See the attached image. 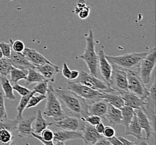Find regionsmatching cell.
Returning <instances> with one entry per match:
<instances>
[{"label":"cell","instance_id":"5b68a950","mask_svg":"<svg viewBox=\"0 0 156 145\" xmlns=\"http://www.w3.org/2000/svg\"><path fill=\"white\" fill-rule=\"evenodd\" d=\"M127 73L129 91L138 96L141 99H146L149 95V89L142 81L136 71L125 70Z\"/></svg>","mask_w":156,"mask_h":145},{"label":"cell","instance_id":"c3c4849f","mask_svg":"<svg viewBox=\"0 0 156 145\" xmlns=\"http://www.w3.org/2000/svg\"><path fill=\"white\" fill-rule=\"evenodd\" d=\"M96 145H111V143L110 141L108 140V139L105 137L103 136V137L99 139L98 141L96 143Z\"/></svg>","mask_w":156,"mask_h":145},{"label":"cell","instance_id":"2e32d148","mask_svg":"<svg viewBox=\"0 0 156 145\" xmlns=\"http://www.w3.org/2000/svg\"><path fill=\"white\" fill-rule=\"evenodd\" d=\"M134 112L140 127L146 132V138L149 140L152 135L155 136L156 131L153 129L152 124L146 113L142 110H134Z\"/></svg>","mask_w":156,"mask_h":145},{"label":"cell","instance_id":"ba28073f","mask_svg":"<svg viewBox=\"0 0 156 145\" xmlns=\"http://www.w3.org/2000/svg\"><path fill=\"white\" fill-rule=\"evenodd\" d=\"M156 46H154L149 53H147L138 68V70L136 71L145 84H148L151 81V75L156 67Z\"/></svg>","mask_w":156,"mask_h":145},{"label":"cell","instance_id":"7dc6e473","mask_svg":"<svg viewBox=\"0 0 156 145\" xmlns=\"http://www.w3.org/2000/svg\"><path fill=\"white\" fill-rule=\"evenodd\" d=\"M108 140L110 141L111 145H122V143L119 140V138L116 137V136H114L110 138H107Z\"/></svg>","mask_w":156,"mask_h":145},{"label":"cell","instance_id":"3957f363","mask_svg":"<svg viewBox=\"0 0 156 145\" xmlns=\"http://www.w3.org/2000/svg\"><path fill=\"white\" fill-rule=\"evenodd\" d=\"M86 47L83 54L79 56L85 63L88 68L90 74L94 77H98V56L95 50V43L94 39V34L92 30L90 29L89 34L85 38Z\"/></svg>","mask_w":156,"mask_h":145},{"label":"cell","instance_id":"9c48e42d","mask_svg":"<svg viewBox=\"0 0 156 145\" xmlns=\"http://www.w3.org/2000/svg\"><path fill=\"white\" fill-rule=\"evenodd\" d=\"M112 65L110 86L115 91L121 93L129 91L128 78L126 71Z\"/></svg>","mask_w":156,"mask_h":145},{"label":"cell","instance_id":"f35d334b","mask_svg":"<svg viewBox=\"0 0 156 145\" xmlns=\"http://www.w3.org/2000/svg\"><path fill=\"white\" fill-rule=\"evenodd\" d=\"M81 120L92 126H96L97 124H98L101 122L102 118L96 115H89L87 117H85V118H83Z\"/></svg>","mask_w":156,"mask_h":145},{"label":"cell","instance_id":"e0dca14e","mask_svg":"<svg viewBox=\"0 0 156 145\" xmlns=\"http://www.w3.org/2000/svg\"><path fill=\"white\" fill-rule=\"evenodd\" d=\"M34 68L42 75L45 80L52 83L55 81L56 77L60 72L59 67L52 63H46Z\"/></svg>","mask_w":156,"mask_h":145},{"label":"cell","instance_id":"bcb514c9","mask_svg":"<svg viewBox=\"0 0 156 145\" xmlns=\"http://www.w3.org/2000/svg\"><path fill=\"white\" fill-rule=\"evenodd\" d=\"M32 136L33 138H36L37 140H39L42 143L43 145H53V141H47L45 140H44L42 137L41 136H39V134H37L34 133L33 132L32 133Z\"/></svg>","mask_w":156,"mask_h":145},{"label":"cell","instance_id":"74e56055","mask_svg":"<svg viewBox=\"0 0 156 145\" xmlns=\"http://www.w3.org/2000/svg\"><path fill=\"white\" fill-rule=\"evenodd\" d=\"M12 88L14 89V91H15L18 92L20 96H21V97L27 96V94H28L30 92H32V91L30 90L29 89L25 87L19 85L17 83H15L14 85L12 86Z\"/></svg>","mask_w":156,"mask_h":145},{"label":"cell","instance_id":"8992f818","mask_svg":"<svg viewBox=\"0 0 156 145\" xmlns=\"http://www.w3.org/2000/svg\"><path fill=\"white\" fill-rule=\"evenodd\" d=\"M75 82L80 83L82 84L87 85L89 88L100 92H116L111 88L104 81L99 79L97 77L92 75L85 71H81L79 72V77L74 80Z\"/></svg>","mask_w":156,"mask_h":145},{"label":"cell","instance_id":"f907efd6","mask_svg":"<svg viewBox=\"0 0 156 145\" xmlns=\"http://www.w3.org/2000/svg\"><path fill=\"white\" fill-rule=\"evenodd\" d=\"M95 128H96V130L97 131V132L100 134H101V133H103V131L105 130V126L104 124L102 122H101L100 123L96 125V127Z\"/></svg>","mask_w":156,"mask_h":145},{"label":"cell","instance_id":"d6986e66","mask_svg":"<svg viewBox=\"0 0 156 145\" xmlns=\"http://www.w3.org/2000/svg\"><path fill=\"white\" fill-rule=\"evenodd\" d=\"M22 53L25 55L29 61L35 67H39L46 63H51L46 57H44L36 50L33 49L25 48Z\"/></svg>","mask_w":156,"mask_h":145},{"label":"cell","instance_id":"7402d4cb","mask_svg":"<svg viewBox=\"0 0 156 145\" xmlns=\"http://www.w3.org/2000/svg\"><path fill=\"white\" fill-rule=\"evenodd\" d=\"M33 124V132L37 134H40L45 128L53 126V123L46 120L43 117L42 112L41 110H38Z\"/></svg>","mask_w":156,"mask_h":145},{"label":"cell","instance_id":"d6a6232c","mask_svg":"<svg viewBox=\"0 0 156 145\" xmlns=\"http://www.w3.org/2000/svg\"><path fill=\"white\" fill-rule=\"evenodd\" d=\"M14 67L9 59L6 58H0V74L5 76L9 74L11 69Z\"/></svg>","mask_w":156,"mask_h":145},{"label":"cell","instance_id":"ee69618b","mask_svg":"<svg viewBox=\"0 0 156 145\" xmlns=\"http://www.w3.org/2000/svg\"><path fill=\"white\" fill-rule=\"evenodd\" d=\"M87 6L86 1L85 0H78L76 4V6L74 8V12L78 15V12L82 10L83 7Z\"/></svg>","mask_w":156,"mask_h":145},{"label":"cell","instance_id":"7c38bea8","mask_svg":"<svg viewBox=\"0 0 156 145\" xmlns=\"http://www.w3.org/2000/svg\"><path fill=\"white\" fill-rule=\"evenodd\" d=\"M98 69L103 81L110 85V79L112 71V65L107 59L106 55L102 50H99L98 51Z\"/></svg>","mask_w":156,"mask_h":145},{"label":"cell","instance_id":"816d5d0a","mask_svg":"<svg viewBox=\"0 0 156 145\" xmlns=\"http://www.w3.org/2000/svg\"><path fill=\"white\" fill-rule=\"evenodd\" d=\"M79 75V71L76 70H73L71 71V75H70V80H75L78 78Z\"/></svg>","mask_w":156,"mask_h":145},{"label":"cell","instance_id":"d590c367","mask_svg":"<svg viewBox=\"0 0 156 145\" xmlns=\"http://www.w3.org/2000/svg\"><path fill=\"white\" fill-rule=\"evenodd\" d=\"M46 99V96L39 94L38 96H32L29 100L28 103L26 107V108L28 109L32 107H36L39 103L41 102L44 99Z\"/></svg>","mask_w":156,"mask_h":145},{"label":"cell","instance_id":"7a4b0ae2","mask_svg":"<svg viewBox=\"0 0 156 145\" xmlns=\"http://www.w3.org/2000/svg\"><path fill=\"white\" fill-rule=\"evenodd\" d=\"M147 53H132L125 54L119 56L106 55L107 59L111 64L123 70L134 71L138 69Z\"/></svg>","mask_w":156,"mask_h":145},{"label":"cell","instance_id":"30bf717a","mask_svg":"<svg viewBox=\"0 0 156 145\" xmlns=\"http://www.w3.org/2000/svg\"><path fill=\"white\" fill-rule=\"evenodd\" d=\"M156 78H154L152 85L149 90V95L144 99V105L142 109L148 117L152 125L153 129L156 131Z\"/></svg>","mask_w":156,"mask_h":145},{"label":"cell","instance_id":"d4e9b609","mask_svg":"<svg viewBox=\"0 0 156 145\" xmlns=\"http://www.w3.org/2000/svg\"><path fill=\"white\" fill-rule=\"evenodd\" d=\"M103 99H105L109 104L121 109L125 106L124 101L121 97L119 93L116 92L103 93Z\"/></svg>","mask_w":156,"mask_h":145},{"label":"cell","instance_id":"5bb4252c","mask_svg":"<svg viewBox=\"0 0 156 145\" xmlns=\"http://www.w3.org/2000/svg\"><path fill=\"white\" fill-rule=\"evenodd\" d=\"M35 118L36 116H32L25 118H23L19 120L16 132L20 137L33 138L32 133L33 132V124Z\"/></svg>","mask_w":156,"mask_h":145},{"label":"cell","instance_id":"f6af8a7d","mask_svg":"<svg viewBox=\"0 0 156 145\" xmlns=\"http://www.w3.org/2000/svg\"><path fill=\"white\" fill-rule=\"evenodd\" d=\"M62 74L65 77V78L70 79V75H71V71L68 67V64L66 63H64L62 68Z\"/></svg>","mask_w":156,"mask_h":145},{"label":"cell","instance_id":"db71d44e","mask_svg":"<svg viewBox=\"0 0 156 145\" xmlns=\"http://www.w3.org/2000/svg\"><path fill=\"white\" fill-rule=\"evenodd\" d=\"M10 1H14V0H10Z\"/></svg>","mask_w":156,"mask_h":145},{"label":"cell","instance_id":"e575fe53","mask_svg":"<svg viewBox=\"0 0 156 145\" xmlns=\"http://www.w3.org/2000/svg\"><path fill=\"white\" fill-rule=\"evenodd\" d=\"M13 41H14L12 39H10V42L8 44L5 42L0 43V48L2 50L4 58L9 59L10 57L12 50V45Z\"/></svg>","mask_w":156,"mask_h":145},{"label":"cell","instance_id":"b9f144b4","mask_svg":"<svg viewBox=\"0 0 156 145\" xmlns=\"http://www.w3.org/2000/svg\"><path fill=\"white\" fill-rule=\"evenodd\" d=\"M90 10H91L90 7L87 5L85 7H83L82 10L78 12V15L79 18L82 20L86 19L89 16Z\"/></svg>","mask_w":156,"mask_h":145},{"label":"cell","instance_id":"11a10c76","mask_svg":"<svg viewBox=\"0 0 156 145\" xmlns=\"http://www.w3.org/2000/svg\"><path fill=\"white\" fill-rule=\"evenodd\" d=\"M1 75V74H0V75Z\"/></svg>","mask_w":156,"mask_h":145},{"label":"cell","instance_id":"9a60e30c","mask_svg":"<svg viewBox=\"0 0 156 145\" xmlns=\"http://www.w3.org/2000/svg\"><path fill=\"white\" fill-rule=\"evenodd\" d=\"M108 103L103 99H98L88 103L89 115H96L106 120Z\"/></svg>","mask_w":156,"mask_h":145},{"label":"cell","instance_id":"8fae6325","mask_svg":"<svg viewBox=\"0 0 156 145\" xmlns=\"http://www.w3.org/2000/svg\"><path fill=\"white\" fill-rule=\"evenodd\" d=\"M85 122L81 120L80 118L75 117H69L66 116L61 120L56 121L53 126L56 127L62 130H68L71 131L82 132Z\"/></svg>","mask_w":156,"mask_h":145},{"label":"cell","instance_id":"681fc988","mask_svg":"<svg viewBox=\"0 0 156 145\" xmlns=\"http://www.w3.org/2000/svg\"><path fill=\"white\" fill-rule=\"evenodd\" d=\"M117 138H119V140L122 143V145H136V143H135L134 142L130 141L122 136H119Z\"/></svg>","mask_w":156,"mask_h":145},{"label":"cell","instance_id":"f546056e","mask_svg":"<svg viewBox=\"0 0 156 145\" xmlns=\"http://www.w3.org/2000/svg\"><path fill=\"white\" fill-rule=\"evenodd\" d=\"M120 110L122 116V124L124 125L125 128L127 127L135 115L134 110L126 106L122 107Z\"/></svg>","mask_w":156,"mask_h":145},{"label":"cell","instance_id":"603a6c76","mask_svg":"<svg viewBox=\"0 0 156 145\" xmlns=\"http://www.w3.org/2000/svg\"><path fill=\"white\" fill-rule=\"evenodd\" d=\"M106 119L112 125L122 124V116L120 109L108 104Z\"/></svg>","mask_w":156,"mask_h":145},{"label":"cell","instance_id":"cb8c5ba5","mask_svg":"<svg viewBox=\"0 0 156 145\" xmlns=\"http://www.w3.org/2000/svg\"><path fill=\"white\" fill-rule=\"evenodd\" d=\"M142 128L140 127L136 114L134 116L131 122L127 127L125 128V134L128 136H132L139 141L143 138L142 132Z\"/></svg>","mask_w":156,"mask_h":145},{"label":"cell","instance_id":"60d3db41","mask_svg":"<svg viewBox=\"0 0 156 145\" xmlns=\"http://www.w3.org/2000/svg\"><path fill=\"white\" fill-rule=\"evenodd\" d=\"M41 133L42 137L47 141H53L54 132L51 130L46 128L44 130H43Z\"/></svg>","mask_w":156,"mask_h":145},{"label":"cell","instance_id":"484cf974","mask_svg":"<svg viewBox=\"0 0 156 145\" xmlns=\"http://www.w3.org/2000/svg\"><path fill=\"white\" fill-rule=\"evenodd\" d=\"M0 81H1V87L3 89L5 93L4 97L10 101L15 100L16 97L14 93V89L12 88V86L11 85L10 81L7 78V76L1 75Z\"/></svg>","mask_w":156,"mask_h":145},{"label":"cell","instance_id":"8d00e7d4","mask_svg":"<svg viewBox=\"0 0 156 145\" xmlns=\"http://www.w3.org/2000/svg\"><path fill=\"white\" fill-rule=\"evenodd\" d=\"M7 118V114L5 106V97L0 92V121Z\"/></svg>","mask_w":156,"mask_h":145},{"label":"cell","instance_id":"1f68e13d","mask_svg":"<svg viewBox=\"0 0 156 145\" xmlns=\"http://www.w3.org/2000/svg\"><path fill=\"white\" fill-rule=\"evenodd\" d=\"M14 140L12 133L6 129L0 130V145H9Z\"/></svg>","mask_w":156,"mask_h":145},{"label":"cell","instance_id":"f5cc1de1","mask_svg":"<svg viewBox=\"0 0 156 145\" xmlns=\"http://www.w3.org/2000/svg\"><path fill=\"white\" fill-rule=\"evenodd\" d=\"M4 56H3V54H2V50L1 49V48H0V58H3Z\"/></svg>","mask_w":156,"mask_h":145},{"label":"cell","instance_id":"6da1fadb","mask_svg":"<svg viewBox=\"0 0 156 145\" xmlns=\"http://www.w3.org/2000/svg\"><path fill=\"white\" fill-rule=\"evenodd\" d=\"M54 91L62 106L73 116L83 119L89 116L88 103L86 100L69 89L58 88Z\"/></svg>","mask_w":156,"mask_h":145},{"label":"cell","instance_id":"ffe728a7","mask_svg":"<svg viewBox=\"0 0 156 145\" xmlns=\"http://www.w3.org/2000/svg\"><path fill=\"white\" fill-rule=\"evenodd\" d=\"M9 59L12 65L16 68L28 70L30 68H35L23 54L15 52L12 49L11 50L10 57L9 58Z\"/></svg>","mask_w":156,"mask_h":145},{"label":"cell","instance_id":"836d02e7","mask_svg":"<svg viewBox=\"0 0 156 145\" xmlns=\"http://www.w3.org/2000/svg\"><path fill=\"white\" fill-rule=\"evenodd\" d=\"M48 83L49 81L47 80L38 82L34 87L33 90L36 93H39V94L46 96L48 88Z\"/></svg>","mask_w":156,"mask_h":145},{"label":"cell","instance_id":"f1b7e54d","mask_svg":"<svg viewBox=\"0 0 156 145\" xmlns=\"http://www.w3.org/2000/svg\"><path fill=\"white\" fill-rule=\"evenodd\" d=\"M35 93H36V92L33 90V91H32V92H30L28 94H27V96H23L21 97L20 101L16 107V110L18 111V115L16 116V118L19 120H20L22 118H24L23 116V113L26 108V107L28 103L29 100L30 99V98L32 96L34 95Z\"/></svg>","mask_w":156,"mask_h":145},{"label":"cell","instance_id":"4316f807","mask_svg":"<svg viewBox=\"0 0 156 145\" xmlns=\"http://www.w3.org/2000/svg\"><path fill=\"white\" fill-rule=\"evenodd\" d=\"M25 80V85L26 87H28L33 83L43 81L45 80V79L35 68H30L28 69V74Z\"/></svg>","mask_w":156,"mask_h":145},{"label":"cell","instance_id":"44dd1931","mask_svg":"<svg viewBox=\"0 0 156 145\" xmlns=\"http://www.w3.org/2000/svg\"><path fill=\"white\" fill-rule=\"evenodd\" d=\"M124 101L125 106L130 107L134 110H142L144 105V101L131 92L119 93Z\"/></svg>","mask_w":156,"mask_h":145},{"label":"cell","instance_id":"83f0119b","mask_svg":"<svg viewBox=\"0 0 156 145\" xmlns=\"http://www.w3.org/2000/svg\"><path fill=\"white\" fill-rule=\"evenodd\" d=\"M9 74L10 75V82L15 84L20 80H25L27 79L28 70H23L13 67L10 71Z\"/></svg>","mask_w":156,"mask_h":145},{"label":"cell","instance_id":"7bdbcfd3","mask_svg":"<svg viewBox=\"0 0 156 145\" xmlns=\"http://www.w3.org/2000/svg\"><path fill=\"white\" fill-rule=\"evenodd\" d=\"M115 130L114 128L111 127V126H107L105 128V130L103 131V136L106 137V138H110L113 137L115 135Z\"/></svg>","mask_w":156,"mask_h":145},{"label":"cell","instance_id":"4fadbf2b","mask_svg":"<svg viewBox=\"0 0 156 145\" xmlns=\"http://www.w3.org/2000/svg\"><path fill=\"white\" fill-rule=\"evenodd\" d=\"M81 132L85 145H95L99 139L103 137L97 132L94 126L86 122Z\"/></svg>","mask_w":156,"mask_h":145},{"label":"cell","instance_id":"52a82bcc","mask_svg":"<svg viewBox=\"0 0 156 145\" xmlns=\"http://www.w3.org/2000/svg\"><path fill=\"white\" fill-rule=\"evenodd\" d=\"M67 89L80 96L87 102L103 99V93L89 88L87 85L75 81H68Z\"/></svg>","mask_w":156,"mask_h":145},{"label":"cell","instance_id":"4dcf8cb0","mask_svg":"<svg viewBox=\"0 0 156 145\" xmlns=\"http://www.w3.org/2000/svg\"><path fill=\"white\" fill-rule=\"evenodd\" d=\"M19 121V120L16 118H15L13 120H9L7 118L5 120H1L0 121V130L6 129L13 133L16 132Z\"/></svg>","mask_w":156,"mask_h":145},{"label":"cell","instance_id":"ab89813d","mask_svg":"<svg viewBox=\"0 0 156 145\" xmlns=\"http://www.w3.org/2000/svg\"><path fill=\"white\" fill-rule=\"evenodd\" d=\"M25 48V44L21 40H16L15 41H13L12 45V49L15 52L23 53Z\"/></svg>","mask_w":156,"mask_h":145},{"label":"cell","instance_id":"ac0fdd59","mask_svg":"<svg viewBox=\"0 0 156 145\" xmlns=\"http://www.w3.org/2000/svg\"><path fill=\"white\" fill-rule=\"evenodd\" d=\"M83 137L81 132L61 129L54 132L53 142H63L65 143V142L74 140H83Z\"/></svg>","mask_w":156,"mask_h":145},{"label":"cell","instance_id":"277c9868","mask_svg":"<svg viewBox=\"0 0 156 145\" xmlns=\"http://www.w3.org/2000/svg\"><path fill=\"white\" fill-rule=\"evenodd\" d=\"M46 99V103L43 112L46 117H52L55 121H57L61 120L67 116L52 85H48Z\"/></svg>","mask_w":156,"mask_h":145}]
</instances>
